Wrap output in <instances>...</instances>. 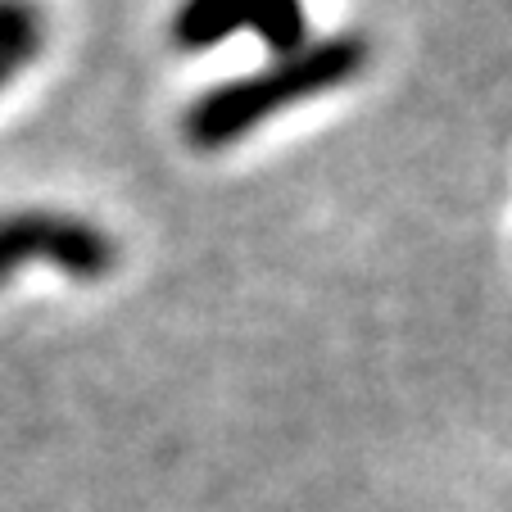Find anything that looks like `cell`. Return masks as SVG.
<instances>
[{
  "label": "cell",
  "mask_w": 512,
  "mask_h": 512,
  "mask_svg": "<svg viewBox=\"0 0 512 512\" xmlns=\"http://www.w3.org/2000/svg\"><path fill=\"white\" fill-rule=\"evenodd\" d=\"M250 0H182L173 10V41L177 50H213L232 32L245 28Z\"/></svg>",
  "instance_id": "3957f363"
},
{
  "label": "cell",
  "mask_w": 512,
  "mask_h": 512,
  "mask_svg": "<svg viewBox=\"0 0 512 512\" xmlns=\"http://www.w3.org/2000/svg\"><path fill=\"white\" fill-rule=\"evenodd\" d=\"M46 46V19L32 0H0V50L37 59Z\"/></svg>",
  "instance_id": "5b68a950"
},
{
  "label": "cell",
  "mask_w": 512,
  "mask_h": 512,
  "mask_svg": "<svg viewBox=\"0 0 512 512\" xmlns=\"http://www.w3.org/2000/svg\"><path fill=\"white\" fill-rule=\"evenodd\" d=\"M245 28L277 59H290L309 46V5L304 0H250Z\"/></svg>",
  "instance_id": "277c9868"
},
{
  "label": "cell",
  "mask_w": 512,
  "mask_h": 512,
  "mask_svg": "<svg viewBox=\"0 0 512 512\" xmlns=\"http://www.w3.org/2000/svg\"><path fill=\"white\" fill-rule=\"evenodd\" d=\"M28 263H50L73 281H105L118 263V245L91 218L55 209L0 213V286Z\"/></svg>",
  "instance_id": "7a4b0ae2"
},
{
  "label": "cell",
  "mask_w": 512,
  "mask_h": 512,
  "mask_svg": "<svg viewBox=\"0 0 512 512\" xmlns=\"http://www.w3.org/2000/svg\"><path fill=\"white\" fill-rule=\"evenodd\" d=\"M28 64H32V59H28V55H19V50H0V91L10 87V82L19 78V73H23Z\"/></svg>",
  "instance_id": "8992f818"
},
{
  "label": "cell",
  "mask_w": 512,
  "mask_h": 512,
  "mask_svg": "<svg viewBox=\"0 0 512 512\" xmlns=\"http://www.w3.org/2000/svg\"><path fill=\"white\" fill-rule=\"evenodd\" d=\"M363 68H368V41L363 37L345 32V37L309 41L300 55L277 59L263 73H250V78L218 82L200 100H191V109L182 118V136L195 150H223V145H236L241 136H250L259 123L277 118L281 109L354 82Z\"/></svg>",
  "instance_id": "6da1fadb"
}]
</instances>
